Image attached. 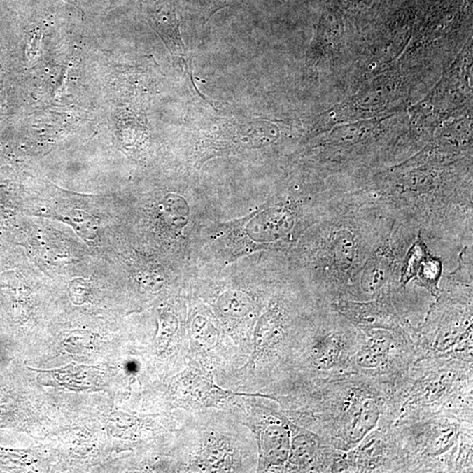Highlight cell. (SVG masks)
Returning a JSON list of instances; mask_svg holds the SVG:
<instances>
[{
    "label": "cell",
    "mask_w": 473,
    "mask_h": 473,
    "mask_svg": "<svg viewBox=\"0 0 473 473\" xmlns=\"http://www.w3.org/2000/svg\"><path fill=\"white\" fill-rule=\"evenodd\" d=\"M307 424L339 451L356 447L378 427L395 422L394 384L357 374L306 386Z\"/></svg>",
    "instance_id": "6da1fadb"
},
{
    "label": "cell",
    "mask_w": 473,
    "mask_h": 473,
    "mask_svg": "<svg viewBox=\"0 0 473 473\" xmlns=\"http://www.w3.org/2000/svg\"><path fill=\"white\" fill-rule=\"evenodd\" d=\"M472 364L453 358L417 360L395 382V423L433 416L473 422Z\"/></svg>",
    "instance_id": "7a4b0ae2"
},
{
    "label": "cell",
    "mask_w": 473,
    "mask_h": 473,
    "mask_svg": "<svg viewBox=\"0 0 473 473\" xmlns=\"http://www.w3.org/2000/svg\"><path fill=\"white\" fill-rule=\"evenodd\" d=\"M392 426L404 472H472L473 422L433 416Z\"/></svg>",
    "instance_id": "3957f363"
},
{
    "label": "cell",
    "mask_w": 473,
    "mask_h": 473,
    "mask_svg": "<svg viewBox=\"0 0 473 473\" xmlns=\"http://www.w3.org/2000/svg\"><path fill=\"white\" fill-rule=\"evenodd\" d=\"M333 316L298 337L294 366L305 386L353 374L351 365L363 332L337 311Z\"/></svg>",
    "instance_id": "277c9868"
},
{
    "label": "cell",
    "mask_w": 473,
    "mask_h": 473,
    "mask_svg": "<svg viewBox=\"0 0 473 473\" xmlns=\"http://www.w3.org/2000/svg\"><path fill=\"white\" fill-rule=\"evenodd\" d=\"M361 330L362 342L353 358L351 371L395 385L417 360L412 337L383 329Z\"/></svg>",
    "instance_id": "5b68a950"
},
{
    "label": "cell",
    "mask_w": 473,
    "mask_h": 473,
    "mask_svg": "<svg viewBox=\"0 0 473 473\" xmlns=\"http://www.w3.org/2000/svg\"><path fill=\"white\" fill-rule=\"evenodd\" d=\"M332 472H404L393 426L378 427L356 447L339 451Z\"/></svg>",
    "instance_id": "8992f818"
},
{
    "label": "cell",
    "mask_w": 473,
    "mask_h": 473,
    "mask_svg": "<svg viewBox=\"0 0 473 473\" xmlns=\"http://www.w3.org/2000/svg\"><path fill=\"white\" fill-rule=\"evenodd\" d=\"M335 311L360 330L383 329L409 334L413 339L414 327L400 315L390 290L382 292L370 302L339 300L333 304Z\"/></svg>",
    "instance_id": "52a82bcc"
},
{
    "label": "cell",
    "mask_w": 473,
    "mask_h": 473,
    "mask_svg": "<svg viewBox=\"0 0 473 473\" xmlns=\"http://www.w3.org/2000/svg\"><path fill=\"white\" fill-rule=\"evenodd\" d=\"M442 276V263L430 255L422 239H418L409 249L401 274V283L408 284L416 280L421 287L425 288L434 297H437L438 283Z\"/></svg>",
    "instance_id": "ba28073f"
},
{
    "label": "cell",
    "mask_w": 473,
    "mask_h": 473,
    "mask_svg": "<svg viewBox=\"0 0 473 473\" xmlns=\"http://www.w3.org/2000/svg\"><path fill=\"white\" fill-rule=\"evenodd\" d=\"M389 273L388 265L383 260H371L361 276V290L369 295L381 294L388 283Z\"/></svg>",
    "instance_id": "9c48e42d"
},
{
    "label": "cell",
    "mask_w": 473,
    "mask_h": 473,
    "mask_svg": "<svg viewBox=\"0 0 473 473\" xmlns=\"http://www.w3.org/2000/svg\"><path fill=\"white\" fill-rule=\"evenodd\" d=\"M335 256L341 270L349 269L354 259V241L353 236L347 232H341L335 242Z\"/></svg>",
    "instance_id": "30bf717a"
}]
</instances>
